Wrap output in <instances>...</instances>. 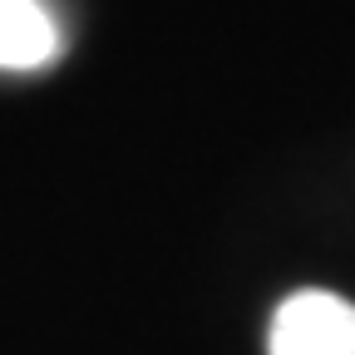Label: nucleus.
Masks as SVG:
<instances>
[{"label": "nucleus", "mask_w": 355, "mask_h": 355, "mask_svg": "<svg viewBox=\"0 0 355 355\" xmlns=\"http://www.w3.org/2000/svg\"><path fill=\"white\" fill-rule=\"evenodd\" d=\"M272 355H355V306L336 291H296L272 316Z\"/></svg>", "instance_id": "obj_1"}, {"label": "nucleus", "mask_w": 355, "mask_h": 355, "mask_svg": "<svg viewBox=\"0 0 355 355\" xmlns=\"http://www.w3.org/2000/svg\"><path fill=\"white\" fill-rule=\"evenodd\" d=\"M60 55V30L40 0H0V69H44Z\"/></svg>", "instance_id": "obj_2"}]
</instances>
